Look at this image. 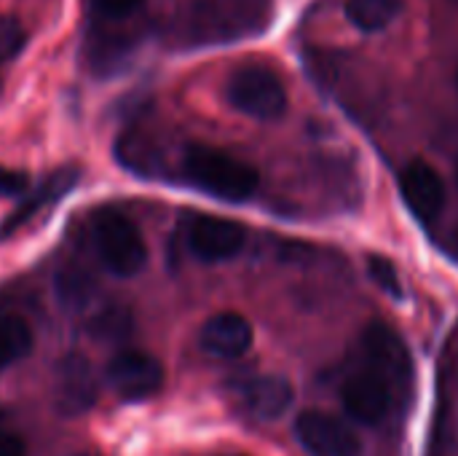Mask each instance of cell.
Here are the masks:
<instances>
[{
  "instance_id": "1",
  "label": "cell",
  "mask_w": 458,
  "mask_h": 456,
  "mask_svg": "<svg viewBox=\"0 0 458 456\" xmlns=\"http://www.w3.org/2000/svg\"><path fill=\"white\" fill-rule=\"evenodd\" d=\"M180 172L193 188L225 202H244L260 185V175L252 164L201 142L182 148Z\"/></svg>"
},
{
  "instance_id": "2",
  "label": "cell",
  "mask_w": 458,
  "mask_h": 456,
  "mask_svg": "<svg viewBox=\"0 0 458 456\" xmlns=\"http://www.w3.org/2000/svg\"><path fill=\"white\" fill-rule=\"evenodd\" d=\"M91 245L99 263L115 277H134L148 263V245L140 228L115 210H99L91 218Z\"/></svg>"
},
{
  "instance_id": "3",
  "label": "cell",
  "mask_w": 458,
  "mask_h": 456,
  "mask_svg": "<svg viewBox=\"0 0 458 456\" xmlns=\"http://www.w3.org/2000/svg\"><path fill=\"white\" fill-rule=\"evenodd\" d=\"M225 99L231 108L258 121H274L287 110V89L266 65L236 67L225 83Z\"/></svg>"
},
{
  "instance_id": "4",
  "label": "cell",
  "mask_w": 458,
  "mask_h": 456,
  "mask_svg": "<svg viewBox=\"0 0 458 456\" xmlns=\"http://www.w3.org/2000/svg\"><path fill=\"white\" fill-rule=\"evenodd\" d=\"M99 395V382L97 374L91 368V363L72 352L64 355L51 374V400L56 414L62 417H83L86 411H91V406L97 403Z\"/></svg>"
},
{
  "instance_id": "5",
  "label": "cell",
  "mask_w": 458,
  "mask_h": 456,
  "mask_svg": "<svg viewBox=\"0 0 458 456\" xmlns=\"http://www.w3.org/2000/svg\"><path fill=\"white\" fill-rule=\"evenodd\" d=\"M107 384L123 400H148L164 387V368L145 352H118L105 368Z\"/></svg>"
},
{
  "instance_id": "6",
  "label": "cell",
  "mask_w": 458,
  "mask_h": 456,
  "mask_svg": "<svg viewBox=\"0 0 458 456\" xmlns=\"http://www.w3.org/2000/svg\"><path fill=\"white\" fill-rule=\"evenodd\" d=\"M295 435L311 456H360V435L341 419L325 411H303L295 419Z\"/></svg>"
},
{
  "instance_id": "7",
  "label": "cell",
  "mask_w": 458,
  "mask_h": 456,
  "mask_svg": "<svg viewBox=\"0 0 458 456\" xmlns=\"http://www.w3.org/2000/svg\"><path fill=\"white\" fill-rule=\"evenodd\" d=\"M247 231L242 223L220 215H199L188 226V247L207 263H220L242 253Z\"/></svg>"
},
{
  "instance_id": "8",
  "label": "cell",
  "mask_w": 458,
  "mask_h": 456,
  "mask_svg": "<svg viewBox=\"0 0 458 456\" xmlns=\"http://www.w3.org/2000/svg\"><path fill=\"white\" fill-rule=\"evenodd\" d=\"M236 403L260 422H274L284 417L295 400L293 384L282 376H250L231 384Z\"/></svg>"
},
{
  "instance_id": "9",
  "label": "cell",
  "mask_w": 458,
  "mask_h": 456,
  "mask_svg": "<svg viewBox=\"0 0 458 456\" xmlns=\"http://www.w3.org/2000/svg\"><path fill=\"white\" fill-rule=\"evenodd\" d=\"M252 325L239 312H220L199 331V349L217 360H236L252 347Z\"/></svg>"
},
{
  "instance_id": "10",
  "label": "cell",
  "mask_w": 458,
  "mask_h": 456,
  "mask_svg": "<svg viewBox=\"0 0 458 456\" xmlns=\"http://www.w3.org/2000/svg\"><path fill=\"white\" fill-rule=\"evenodd\" d=\"M400 191L411 212L419 215L421 220L437 218L445 207V183L440 172L421 159L411 161L400 172Z\"/></svg>"
},
{
  "instance_id": "11",
  "label": "cell",
  "mask_w": 458,
  "mask_h": 456,
  "mask_svg": "<svg viewBox=\"0 0 458 456\" xmlns=\"http://www.w3.org/2000/svg\"><path fill=\"white\" fill-rule=\"evenodd\" d=\"M365 357L370 363V371L378 374L386 384L403 382L411 376V355L403 339L386 328V325H370L362 336Z\"/></svg>"
},
{
  "instance_id": "12",
  "label": "cell",
  "mask_w": 458,
  "mask_h": 456,
  "mask_svg": "<svg viewBox=\"0 0 458 456\" xmlns=\"http://www.w3.org/2000/svg\"><path fill=\"white\" fill-rule=\"evenodd\" d=\"M341 400H344V409L352 419L362 422V425H378L386 414H389V384L373 374V371H365V374H354L344 390H341Z\"/></svg>"
},
{
  "instance_id": "13",
  "label": "cell",
  "mask_w": 458,
  "mask_h": 456,
  "mask_svg": "<svg viewBox=\"0 0 458 456\" xmlns=\"http://www.w3.org/2000/svg\"><path fill=\"white\" fill-rule=\"evenodd\" d=\"M75 180H78V169H75V167H67V169L54 172L32 196H27V199L21 202V207H19L16 212H11V218H8V220L3 223V228H0V237H11L13 231H19L30 218H35L40 210L51 207L59 196H64V194L75 185Z\"/></svg>"
},
{
  "instance_id": "14",
  "label": "cell",
  "mask_w": 458,
  "mask_h": 456,
  "mask_svg": "<svg viewBox=\"0 0 458 456\" xmlns=\"http://www.w3.org/2000/svg\"><path fill=\"white\" fill-rule=\"evenodd\" d=\"M86 331L94 341L102 344H115L123 341L126 336H131L134 325H131V312L121 304H102L89 320H86Z\"/></svg>"
},
{
  "instance_id": "15",
  "label": "cell",
  "mask_w": 458,
  "mask_h": 456,
  "mask_svg": "<svg viewBox=\"0 0 458 456\" xmlns=\"http://www.w3.org/2000/svg\"><path fill=\"white\" fill-rule=\"evenodd\" d=\"M32 352V328L13 312H0V371Z\"/></svg>"
},
{
  "instance_id": "16",
  "label": "cell",
  "mask_w": 458,
  "mask_h": 456,
  "mask_svg": "<svg viewBox=\"0 0 458 456\" xmlns=\"http://www.w3.org/2000/svg\"><path fill=\"white\" fill-rule=\"evenodd\" d=\"M97 293V282L89 271H83L81 266H64L56 274V296L62 301V306L81 312L94 301Z\"/></svg>"
},
{
  "instance_id": "17",
  "label": "cell",
  "mask_w": 458,
  "mask_h": 456,
  "mask_svg": "<svg viewBox=\"0 0 458 456\" xmlns=\"http://www.w3.org/2000/svg\"><path fill=\"white\" fill-rule=\"evenodd\" d=\"M400 13V0H349L346 16L365 32L384 30Z\"/></svg>"
},
{
  "instance_id": "18",
  "label": "cell",
  "mask_w": 458,
  "mask_h": 456,
  "mask_svg": "<svg viewBox=\"0 0 458 456\" xmlns=\"http://www.w3.org/2000/svg\"><path fill=\"white\" fill-rule=\"evenodd\" d=\"M145 0H89L91 16L102 19V22H113V19H126L131 16Z\"/></svg>"
},
{
  "instance_id": "19",
  "label": "cell",
  "mask_w": 458,
  "mask_h": 456,
  "mask_svg": "<svg viewBox=\"0 0 458 456\" xmlns=\"http://www.w3.org/2000/svg\"><path fill=\"white\" fill-rule=\"evenodd\" d=\"M370 266V274L373 280L392 296H403V288H400V277H397V269L386 261V258H370L368 261Z\"/></svg>"
},
{
  "instance_id": "20",
  "label": "cell",
  "mask_w": 458,
  "mask_h": 456,
  "mask_svg": "<svg viewBox=\"0 0 458 456\" xmlns=\"http://www.w3.org/2000/svg\"><path fill=\"white\" fill-rule=\"evenodd\" d=\"M0 456H27L24 441L13 430L0 427Z\"/></svg>"
},
{
  "instance_id": "21",
  "label": "cell",
  "mask_w": 458,
  "mask_h": 456,
  "mask_svg": "<svg viewBox=\"0 0 458 456\" xmlns=\"http://www.w3.org/2000/svg\"><path fill=\"white\" fill-rule=\"evenodd\" d=\"M24 185H27L24 175L0 169V194H19V191H24Z\"/></svg>"
},
{
  "instance_id": "22",
  "label": "cell",
  "mask_w": 458,
  "mask_h": 456,
  "mask_svg": "<svg viewBox=\"0 0 458 456\" xmlns=\"http://www.w3.org/2000/svg\"><path fill=\"white\" fill-rule=\"evenodd\" d=\"M456 180H458V167H456Z\"/></svg>"
},
{
  "instance_id": "23",
  "label": "cell",
  "mask_w": 458,
  "mask_h": 456,
  "mask_svg": "<svg viewBox=\"0 0 458 456\" xmlns=\"http://www.w3.org/2000/svg\"><path fill=\"white\" fill-rule=\"evenodd\" d=\"M81 456H91V454H81Z\"/></svg>"
}]
</instances>
